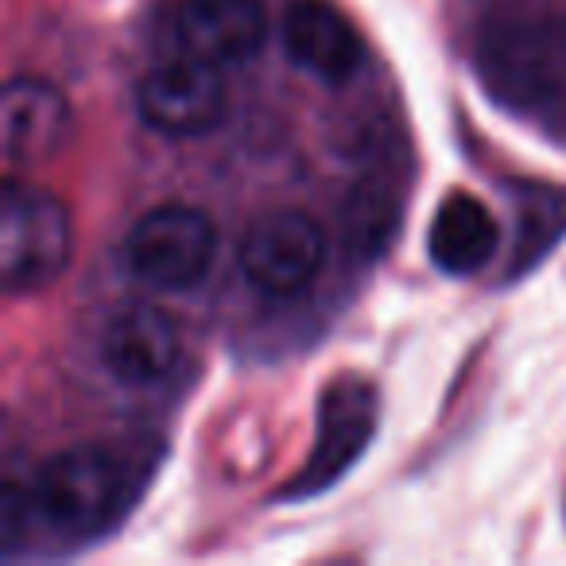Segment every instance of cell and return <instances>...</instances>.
Instances as JSON below:
<instances>
[{
	"label": "cell",
	"mask_w": 566,
	"mask_h": 566,
	"mask_svg": "<svg viewBox=\"0 0 566 566\" xmlns=\"http://www.w3.org/2000/svg\"><path fill=\"white\" fill-rule=\"evenodd\" d=\"M478 71L501 102L539 109L566 94V24L501 20L478 43Z\"/></svg>",
	"instance_id": "3957f363"
},
{
	"label": "cell",
	"mask_w": 566,
	"mask_h": 566,
	"mask_svg": "<svg viewBox=\"0 0 566 566\" xmlns=\"http://www.w3.org/2000/svg\"><path fill=\"white\" fill-rule=\"evenodd\" d=\"M218 252V229L198 206L167 202L136 218L125 237V264L159 292H190L206 280Z\"/></svg>",
	"instance_id": "277c9868"
},
{
	"label": "cell",
	"mask_w": 566,
	"mask_h": 566,
	"mask_svg": "<svg viewBox=\"0 0 566 566\" xmlns=\"http://www.w3.org/2000/svg\"><path fill=\"white\" fill-rule=\"evenodd\" d=\"M74 252L71 210L51 190L4 182L0 195V283L9 295L43 292L66 272Z\"/></svg>",
	"instance_id": "7a4b0ae2"
},
{
	"label": "cell",
	"mask_w": 566,
	"mask_h": 566,
	"mask_svg": "<svg viewBox=\"0 0 566 566\" xmlns=\"http://www.w3.org/2000/svg\"><path fill=\"white\" fill-rule=\"evenodd\" d=\"M179 361V331L156 307H125L102 331V365L128 388H151Z\"/></svg>",
	"instance_id": "8fae6325"
},
{
	"label": "cell",
	"mask_w": 566,
	"mask_h": 566,
	"mask_svg": "<svg viewBox=\"0 0 566 566\" xmlns=\"http://www.w3.org/2000/svg\"><path fill=\"white\" fill-rule=\"evenodd\" d=\"M241 272L260 295L292 300L326 264V233L303 210H268L241 237Z\"/></svg>",
	"instance_id": "8992f818"
},
{
	"label": "cell",
	"mask_w": 566,
	"mask_h": 566,
	"mask_svg": "<svg viewBox=\"0 0 566 566\" xmlns=\"http://www.w3.org/2000/svg\"><path fill=\"white\" fill-rule=\"evenodd\" d=\"M496 244H501V226L478 195L454 190L442 198L427 233L434 268H442L447 275H473L496 256Z\"/></svg>",
	"instance_id": "7c38bea8"
},
{
	"label": "cell",
	"mask_w": 566,
	"mask_h": 566,
	"mask_svg": "<svg viewBox=\"0 0 566 566\" xmlns=\"http://www.w3.org/2000/svg\"><path fill=\"white\" fill-rule=\"evenodd\" d=\"M71 102L43 78H12L0 94V148L17 167H40L71 140Z\"/></svg>",
	"instance_id": "30bf717a"
},
{
	"label": "cell",
	"mask_w": 566,
	"mask_h": 566,
	"mask_svg": "<svg viewBox=\"0 0 566 566\" xmlns=\"http://www.w3.org/2000/svg\"><path fill=\"white\" fill-rule=\"evenodd\" d=\"M136 109L144 125L175 140L202 136L226 117V82L221 66L190 59L175 51L171 59L156 63L136 86Z\"/></svg>",
	"instance_id": "52a82bcc"
},
{
	"label": "cell",
	"mask_w": 566,
	"mask_h": 566,
	"mask_svg": "<svg viewBox=\"0 0 566 566\" xmlns=\"http://www.w3.org/2000/svg\"><path fill=\"white\" fill-rule=\"evenodd\" d=\"M140 481V465L125 450L78 442L40 465L28 504L63 535H102L128 512Z\"/></svg>",
	"instance_id": "6da1fadb"
},
{
	"label": "cell",
	"mask_w": 566,
	"mask_h": 566,
	"mask_svg": "<svg viewBox=\"0 0 566 566\" xmlns=\"http://www.w3.org/2000/svg\"><path fill=\"white\" fill-rule=\"evenodd\" d=\"M280 43L300 71L331 86L349 82L365 63L361 35L331 0H292L280 20Z\"/></svg>",
	"instance_id": "9c48e42d"
},
{
	"label": "cell",
	"mask_w": 566,
	"mask_h": 566,
	"mask_svg": "<svg viewBox=\"0 0 566 566\" xmlns=\"http://www.w3.org/2000/svg\"><path fill=\"white\" fill-rule=\"evenodd\" d=\"M566 195L563 190H524L516 195V268H527L563 237Z\"/></svg>",
	"instance_id": "4fadbf2b"
},
{
	"label": "cell",
	"mask_w": 566,
	"mask_h": 566,
	"mask_svg": "<svg viewBox=\"0 0 566 566\" xmlns=\"http://www.w3.org/2000/svg\"><path fill=\"white\" fill-rule=\"evenodd\" d=\"M315 419V447L292 478V485L280 493L283 501H311V496L338 485L361 462L380 419L377 388L361 377H334L318 396Z\"/></svg>",
	"instance_id": "5b68a950"
},
{
	"label": "cell",
	"mask_w": 566,
	"mask_h": 566,
	"mask_svg": "<svg viewBox=\"0 0 566 566\" xmlns=\"http://www.w3.org/2000/svg\"><path fill=\"white\" fill-rule=\"evenodd\" d=\"M264 40L268 17L260 0H182L171 17L175 51L210 66L249 63Z\"/></svg>",
	"instance_id": "ba28073f"
}]
</instances>
